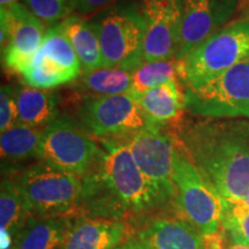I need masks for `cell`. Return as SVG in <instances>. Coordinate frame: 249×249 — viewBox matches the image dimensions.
I'll use <instances>...</instances> for the list:
<instances>
[{
	"label": "cell",
	"instance_id": "15",
	"mask_svg": "<svg viewBox=\"0 0 249 249\" xmlns=\"http://www.w3.org/2000/svg\"><path fill=\"white\" fill-rule=\"evenodd\" d=\"M150 249H207L204 236L185 218H156L139 233Z\"/></svg>",
	"mask_w": 249,
	"mask_h": 249
},
{
	"label": "cell",
	"instance_id": "26",
	"mask_svg": "<svg viewBox=\"0 0 249 249\" xmlns=\"http://www.w3.org/2000/svg\"><path fill=\"white\" fill-rule=\"evenodd\" d=\"M223 227L235 244L249 246V208L241 202H225Z\"/></svg>",
	"mask_w": 249,
	"mask_h": 249
},
{
	"label": "cell",
	"instance_id": "6",
	"mask_svg": "<svg viewBox=\"0 0 249 249\" xmlns=\"http://www.w3.org/2000/svg\"><path fill=\"white\" fill-rule=\"evenodd\" d=\"M176 202L186 220L203 236L223 227L225 204L214 187L204 178L178 140L173 158Z\"/></svg>",
	"mask_w": 249,
	"mask_h": 249
},
{
	"label": "cell",
	"instance_id": "33",
	"mask_svg": "<svg viewBox=\"0 0 249 249\" xmlns=\"http://www.w3.org/2000/svg\"><path fill=\"white\" fill-rule=\"evenodd\" d=\"M230 249H249V246L246 245H239V244H234Z\"/></svg>",
	"mask_w": 249,
	"mask_h": 249
},
{
	"label": "cell",
	"instance_id": "34",
	"mask_svg": "<svg viewBox=\"0 0 249 249\" xmlns=\"http://www.w3.org/2000/svg\"><path fill=\"white\" fill-rule=\"evenodd\" d=\"M238 202H241L242 204L246 205V207H247V208H249V192L247 193V195L245 196L244 200H242V201H238Z\"/></svg>",
	"mask_w": 249,
	"mask_h": 249
},
{
	"label": "cell",
	"instance_id": "25",
	"mask_svg": "<svg viewBox=\"0 0 249 249\" xmlns=\"http://www.w3.org/2000/svg\"><path fill=\"white\" fill-rule=\"evenodd\" d=\"M22 77L26 85L46 90L75 81L70 73L46 57L40 50L35 54L30 66L22 74Z\"/></svg>",
	"mask_w": 249,
	"mask_h": 249
},
{
	"label": "cell",
	"instance_id": "27",
	"mask_svg": "<svg viewBox=\"0 0 249 249\" xmlns=\"http://www.w3.org/2000/svg\"><path fill=\"white\" fill-rule=\"evenodd\" d=\"M27 7L48 26H55L70 17L71 0H26Z\"/></svg>",
	"mask_w": 249,
	"mask_h": 249
},
{
	"label": "cell",
	"instance_id": "3",
	"mask_svg": "<svg viewBox=\"0 0 249 249\" xmlns=\"http://www.w3.org/2000/svg\"><path fill=\"white\" fill-rule=\"evenodd\" d=\"M101 43L104 67L134 71L143 62L145 17L142 1L119 0L90 18Z\"/></svg>",
	"mask_w": 249,
	"mask_h": 249
},
{
	"label": "cell",
	"instance_id": "22",
	"mask_svg": "<svg viewBox=\"0 0 249 249\" xmlns=\"http://www.w3.org/2000/svg\"><path fill=\"white\" fill-rule=\"evenodd\" d=\"M33 217L20 193L9 178H2L0 188V224L1 230L18 234Z\"/></svg>",
	"mask_w": 249,
	"mask_h": 249
},
{
	"label": "cell",
	"instance_id": "10",
	"mask_svg": "<svg viewBox=\"0 0 249 249\" xmlns=\"http://www.w3.org/2000/svg\"><path fill=\"white\" fill-rule=\"evenodd\" d=\"M101 154V145L68 114H61L44 128L37 158L55 169L82 178Z\"/></svg>",
	"mask_w": 249,
	"mask_h": 249
},
{
	"label": "cell",
	"instance_id": "19",
	"mask_svg": "<svg viewBox=\"0 0 249 249\" xmlns=\"http://www.w3.org/2000/svg\"><path fill=\"white\" fill-rule=\"evenodd\" d=\"M70 217H31L12 249H62Z\"/></svg>",
	"mask_w": 249,
	"mask_h": 249
},
{
	"label": "cell",
	"instance_id": "1",
	"mask_svg": "<svg viewBox=\"0 0 249 249\" xmlns=\"http://www.w3.org/2000/svg\"><path fill=\"white\" fill-rule=\"evenodd\" d=\"M180 144L225 202L242 201L249 192V119L183 121Z\"/></svg>",
	"mask_w": 249,
	"mask_h": 249
},
{
	"label": "cell",
	"instance_id": "28",
	"mask_svg": "<svg viewBox=\"0 0 249 249\" xmlns=\"http://www.w3.org/2000/svg\"><path fill=\"white\" fill-rule=\"evenodd\" d=\"M18 124L15 86L2 85L0 90V130L5 132Z\"/></svg>",
	"mask_w": 249,
	"mask_h": 249
},
{
	"label": "cell",
	"instance_id": "2",
	"mask_svg": "<svg viewBox=\"0 0 249 249\" xmlns=\"http://www.w3.org/2000/svg\"><path fill=\"white\" fill-rule=\"evenodd\" d=\"M85 216L120 220L158 207L150 186L123 140H101V154L82 178Z\"/></svg>",
	"mask_w": 249,
	"mask_h": 249
},
{
	"label": "cell",
	"instance_id": "4",
	"mask_svg": "<svg viewBox=\"0 0 249 249\" xmlns=\"http://www.w3.org/2000/svg\"><path fill=\"white\" fill-rule=\"evenodd\" d=\"M9 179L33 217H71L80 210L82 179L43 161L13 170Z\"/></svg>",
	"mask_w": 249,
	"mask_h": 249
},
{
	"label": "cell",
	"instance_id": "14",
	"mask_svg": "<svg viewBox=\"0 0 249 249\" xmlns=\"http://www.w3.org/2000/svg\"><path fill=\"white\" fill-rule=\"evenodd\" d=\"M124 234L126 225L120 220L71 216L62 249H116Z\"/></svg>",
	"mask_w": 249,
	"mask_h": 249
},
{
	"label": "cell",
	"instance_id": "17",
	"mask_svg": "<svg viewBox=\"0 0 249 249\" xmlns=\"http://www.w3.org/2000/svg\"><path fill=\"white\" fill-rule=\"evenodd\" d=\"M18 104V124L45 128L59 114V101L55 92L30 86L15 87Z\"/></svg>",
	"mask_w": 249,
	"mask_h": 249
},
{
	"label": "cell",
	"instance_id": "24",
	"mask_svg": "<svg viewBox=\"0 0 249 249\" xmlns=\"http://www.w3.org/2000/svg\"><path fill=\"white\" fill-rule=\"evenodd\" d=\"M178 76L177 60H157L142 62L133 71V82L130 93L134 96L141 95L152 88L163 86Z\"/></svg>",
	"mask_w": 249,
	"mask_h": 249
},
{
	"label": "cell",
	"instance_id": "35",
	"mask_svg": "<svg viewBox=\"0 0 249 249\" xmlns=\"http://www.w3.org/2000/svg\"><path fill=\"white\" fill-rule=\"evenodd\" d=\"M116 249H124V246H119V247H117Z\"/></svg>",
	"mask_w": 249,
	"mask_h": 249
},
{
	"label": "cell",
	"instance_id": "7",
	"mask_svg": "<svg viewBox=\"0 0 249 249\" xmlns=\"http://www.w3.org/2000/svg\"><path fill=\"white\" fill-rule=\"evenodd\" d=\"M192 116L211 119H249V58L219 76L183 88Z\"/></svg>",
	"mask_w": 249,
	"mask_h": 249
},
{
	"label": "cell",
	"instance_id": "12",
	"mask_svg": "<svg viewBox=\"0 0 249 249\" xmlns=\"http://www.w3.org/2000/svg\"><path fill=\"white\" fill-rule=\"evenodd\" d=\"M145 17L143 62L176 60L181 33V0H142Z\"/></svg>",
	"mask_w": 249,
	"mask_h": 249
},
{
	"label": "cell",
	"instance_id": "11",
	"mask_svg": "<svg viewBox=\"0 0 249 249\" xmlns=\"http://www.w3.org/2000/svg\"><path fill=\"white\" fill-rule=\"evenodd\" d=\"M1 60L6 70L22 74L39 51L48 29L27 5L0 8Z\"/></svg>",
	"mask_w": 249,
	"mask_h": 249
},
{
	"label": "cell",
	"instance_id": "18",
	"mask_svg": "<svg viewBox=\"0 0 249 249\" xmlns=\"http://www.w3.org/2000/svg\"><path fill=\"white\" fill-rule=\"evenodd\" d=\"M58 27L70 39L80 59L82 71L104 67L101 43L91 21L81 15H70L58 23Z\"/></svg>",
	"mask_w": 249,
	"mask_h": 249
},
{
	"label": "cell",
	"instance_id": "20",
	"mask_svg": "<svg viewBox=\"0 0 249 249\" xmlns=\"http://www.w3.org/2000/svg\"><path fill=\"white\" fill-rule=\"evenodd\" d=\"M44 128L17 124L0 136L2 164L18 163L37 157Z\"/></svg>",
	"mask_w": 249,
	"mask_h": 249
},
{
	"label": "cell",
	"instance_id": "21",
	"mask_svg": "<svg viewBox=\"0 0 249 249\" xmlns=\"http://www.w3.org/2000/svg\"><path fill=\"white\" fill-rule=\"evenodd\" d=\"M133 71L120 67H103L82 71L80 76V88L89 95L114 96L130 93Z\"/></svg>",
	"mask_w": 249,
	"mask_h": 249
},
{
	"label": "cell",
	"instance_id": "5",
	"mask_svg": "<svg viewBox=\"0 0 249 249\" xmlns=\"http://www.w3.org/2000/svg\"><path fill=\"white\" fill-rule=\"evenodd\" d=\"M249 58V17L229 22L177 61L183 87L196 86L219 76Z\"/></svg>",
	"mask_w": 249,
	"mask_h": 249
},
{
	"label": "cell",
	"instance_id": "31",
	"mask_svg": "<svg viewBox=\"0 0 249 249\" xmlns=\"http://www.w3.org/2000/svg\"><path fill=\"white\" fill-rule=\"evenodd\" d=\"M21 0H0V8H7L11 7V6L17 5V4H21Z\"/></svg>",
	"mask_w": 249,
	"mask_h": 249
},
{
	"label": "cell",
	"instance_id": "9",
	"mask_svg": "<svg viewBox=\"0 0 249 249\" xmlns=\"http://www.w3.org/2000/svg\"><path fill=\"white\" fill-rule=\"evenodd\" d=\"M167 124H152L124 140L134 160L150 186L158 207L176 201L173 181L174 150L178 144L177 132Z\"/></svg>",
	"mask_w": 249,
	"mask_h": 249
},
{
	"label": "cell",
	"instance_id": "29",
	"mask_svg": "<svg viewBox=\"0 0 249 249\" xmlns=\"http://www.w3.org/2000/svg\"><path fill=\"white\" fill-rule=\"evenodd\" d=\"M116 2V0H71L70 15H88L98 13Z\"/></svg>",
	"mask_w": 249,
	"mask_h": 249
},
{
	"label": "cell",
	"instance_id": "30",
	"mask_svg": "<svg viewBox=\"0 0 249 249\" xmlns=\"http://www.w3.org/2000/svg\"><path fill=\"white\" fill-rule=\"evenodd\" d=\"M124 249H150L148 247V246L142 244V242L139 241V240L127 242V244L124 246Z\"/></svg>",
	"mask_w": 249,
	"mask_h": 249
},
{
	"label": "cell",
	"instance_id": "23",
	"mask_svg": "<svg viewBox=\"0 0 249 249\" xmlns=\"http://www.w3.org/2000/svg\"><path fill=\"white\" fill-rule=\"evenodd\" d=\"M39 50L75 80L81 76L82 66L80 59L70 39L62 33L58 24L49 28Z\"/></svg>",
	"mask_w": 249,
	"mask_h": 249
},
{
	"label": "cell",
	"instance_id": "13",
	"mask_svg": "<svg viewBox=\"0 0 249 249\" xmlns=\"http://www.w3.org/2000/svg\"><path fill=\"white\" fill-rule=\"evenodd\" d=\"M240 0H181L182 18L176 60H181L193 49L230 22Z\"/></svg>",
	"mask_w": 249,
	"mask_h": 249
},
{
	"label": "cell",
	"instance_id": "32",
	"mask_svg": "<svg viewBox=\"0 0 249 249\" xmlns=\"http://www.w3.org/2000/svg\"><path fill=\"white\" fill-rule=\"evenodd\" d=\"M240 6L244 9V17H249V0H240Z\"/></svg>",
	"mask_w": 249,
	"mask_h": 249
},
{
	"label": "cell",
	"instance_id": "16",
	"mask_svg": "<svg viewBox=\"0 0 249 249\" xmlns=\"http://www.w3.org/2000/svg\"><path fill=\"white\" fill-rule=\"evenodd\" d=\"M134 98L154 123L176 124L177 127L182 123V114L186 111L185 95L177 79L134 96Z\"/></svg>",
	"mask_w": 249,
	"mask_h": 249
},
{
	"label": "cell",
	"instance_id": "8",
	"mask_svg": "<svg viewBox=\"0 0 249 249\" xmlns=\"http://www.w3.org/2000/svg\"><path fill=\"white\" fill-rule=\"evenodd\" d=\"M76 120L99 140H123L156 124L129 93L85 96L75 108Z\"/></svg>",
	"mask_w": 249,
	"mask_h": 249
}]
</instances>
